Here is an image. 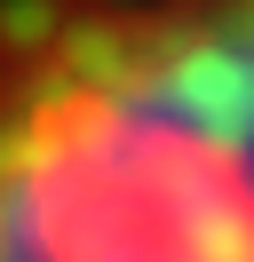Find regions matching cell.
<instances>
[{
	"label": "cell",
	"instance_id": "1",
	"mask_svg": "<svg viewBox=\"0 0 254 262\" xmlns=\"http://www.w3.org/2000/svg\"><path fill=\"white\" fill-rule=\"evenodd\" d=\"M0 262H254V0H0Z\"/></svg>",
	"mask_w": 254,
	"mask_h": 262
}]
</instances>
